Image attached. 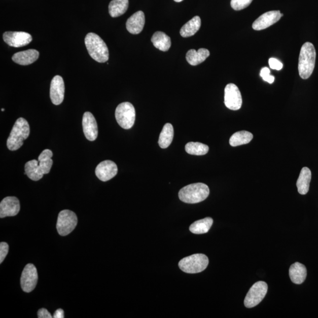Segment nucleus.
Returning a JSON list of instances; mask_svg holds the SVG:
<instances>
[{
	"mask_svg": "<svg viewBox=\"0 0 318 318\" xmlns=\"http://www.w3.org/2000/svg\"><path fill=\"white\" fill-rule=\"evenodd\" d=\"M3 40L10 46L21 47L30 44L32 37L26 32L7 31L3 34Z\"/></svg>",
	"mask_w": 318,
	"mask_h": 318,
	"instance_id": "9b49d317",
	"label": "nucleus"
},
{
	"mask_svg": "<svg viewBox=\"0 0 318 318\" xmlns=\"http://www.w3.org/2000/svg\"><path fill=\"white\" fill-rule=\"evenodd\" d=\"M289 273L292 282L297 285L304 282L307 276L306 267L299 262H295L291 266Z\"/></svg>",
	"mask_w": 318,
	"mask_h": 318,
	"instance_id": "6ab92c4d",
	"label": "nucleus"
},
{
	"mask_svg": "<svg viewBox=\"0 0 318 318\" xmlns=\"http://www.w3.org/2000/svg\"><path fill=\"white\" fill-rule=\"evenodd\" d=\"M225 104L232 111H237L242 104L240 91L235 84L230 83L225 89Z\"/></svg>",
	"mask_w": 318,
	"mask_h": 318,
	"instance_id": "9d476101",
	"label": "nucleus"
},
{
	"mask_svg": "<svg viewBox=\"0 0 318 318\" xmlns=\"http://www.w3.org/2000/svg\"><path fill=\"white\" fill-rule=\"evenodd\" d=\"M78 219L77 215L71 210H63L58 216L56 228L58 234L61 236H67L78 225Z\"/></svg>",
	"mask_w": 318,
	"mask_h": 318,
	"instance_id": "0eeeda50",
	"label": "nucleus"
},
{
	"mask_svg": "<svg viewBox=\"0 0 318 318\" xmlns=\"http://www.w3.org/2000/svg\"><path fill=\"white\" fill-rule=\"evenodd\" d=\"M282 16L283 14L280 13V11H270L266 12L254 22L252 28L257 31L264 30L277 23Z\"/></svg>",
	"mask_w": 318,
	"mask_h": 318,
	"instance_id": "f8f14e48",
	"label": "nucleus"
},
{
	"mask_svg": "<svg viewBox=\"0 0 318 318\" xmlns=\"http://www.w3.org/2000/svg\"><path fill=\"white\" fill-rule=\"evenodd\" d=\"M253 0H231L230 5L236 11L242 10L250 6Z\"/></svg>",
	"mask_w": 318,
	"mask_h": 318,
	"instance_id": "7c9ffc66",
	"label": "nucleus"
},
{
	"mask_svg": "<svg viewBox=\"0 0 318 318\" xmlns=\"http://www.w3.org/2000/svg\"><path fill=\"white\" fill-rule=\"evenodd\" d=\"M118 171V166L115 162L111 160H105L98 164L95 173L100 181L107 182L114 178Z\"/></svg>",
	"mask_w": 318,
	"mask_h": 318,
	"instance_id": "4468645a",
	"label": "nucleus"
},
{
	"mask_svg": "<svg viewBox=\"0 0 318 318\" xmlns=\"http://www.w3.org/2000/svg\"><path fill=\"white\" fill-rule=\"evenodd\" d=\"M64 83L60 76H54L51 82L50 98L54 105H59L63 101L64 97Z\"/></svg>",
	"mask_w": 318,
	"mask_h": 318,
	"instance_id": "2eb2a0df",
	"label": "nucleus"
},
{
	"mask_svg": "<svg viewBox=\"0 0 318 318\" xmlns=\"http://www.w3.org/2000/svg\"><path fill=\"white\" fill-rule=\"evenodd\" d=\"M2 112L5 111V109H2Z\"/></svg>",
	"mask_w": 318,
	"mask_h": 318,
	"instance_id": "58836bf2",
	"label": "nucleus"
},
{
	"mask_svg": "<svg viewBox=\"0 0 318 318\" xmlns=\"http://www.w3.org/2000/svg\"><path fill=\"white\" fill-rule=\"evenodd\" d=\"M214 221L211 218H206L197 221L190 226V231L194 234H204L209 232L213 225Z\"/></svg>",
	"mask_w": 318,
	"mask_h": 318,
	"instance_id": "a878e982",
	"label": "nucleus"
},
{
	"mask_svg": "<svg viewBox=\"0 0 318 318\" xmlns=\"http://www.w3.org/2000/svg\"><path fill=\"white\" fill-rule=\"evenodd\" d=\"M39 171L40 174L43 175L50 173L51 168L53 165L52 159H44L39 161Z\"/></svg>",
	"mask_w": 318,
	"mask_h": 318,
	"instance_id": "c756f323",
	"label": "nucleus"
},
{
	"mask_svg": "<svg viewBox=\"0 0 318 318\" xmlns=\"http://www.w3.org/2000/svg\"><path fill=\"white\" fill-rule=\"evenodd\" d=\"M174 136L173 127L170 123H166L161 131L159 145L162 149H166L172 142Z\"/></svg>",
	"mask_w": 318,
	"mask_h": 318,
	"instance_id": "393cba45",
	"label": "nucleus"
},
{
	"mask_svg": "<svg viewBox=\"0 0 318 318\" xmlns=\"http://www.w3.org/2000/svg\"><path fill=\"white\" fill-rule=\"evenodd\" d=\"M145 24V16L142 11L135 13L126 22V28L130 33L138 34L140 33Z\"/></svg>",
	"mask_w": 318,
	"mask_h": 318,
	"instance_id": "f3484780",
	"label": "nucleus"
},
{
	"mask_svg": "<svg viewBox=\"0 0 318 318\" xmlns=\"http://www.w3.org/2000/svg\"><path fill=\"white\" fill-rule=\"evenodd\" d=\"M209 150L208 146L199 142H189L185 146L186 152L192 155H204L207 154Z\"/></svg>",
	"mask_w": 318,
	"mask_h": 318,
	"instance_id": "cd10ccee",
	"label": "nucleus"
},
{
	"mask_svg": "<svg viewBox=\"0 0 318 318\" xmlns=\"http://www.w3.org/2000/svg\"><path fill=\"white\" fill-rule=\"evenodd\" d=\"M30 126L26 120L20 118L16 120L7 141V148L11 151H16L23 145L24 141L30 135Z\"/></svg>",
	"mask_w": 318,
	"mask_h": 318,
	"instance_id": "7ed1b4c3",
	"label": "nucleus"
},
{
	"mask_svg": "<svg viewBox=\"0 0 318 318\" xmlns=\"http://www.w3.org/2000/svg\"><path fill=\"white\" fill-rule=\"evenodd\" d=\"M210 56L209 51L206 49H200L196 51L191 49L186 54V60L192 65H197L203 63Z\"/></svg>",
	"mask_w": 318,
	"mask_h": 318,
	"instance_id": "412c9836",
	"label": "nucleus"
},
{
	"mask_svg": "<svg viewBox=\"0 0 318 318\" xmlns=\"http://www.w3.org/2000/svg\"><path fill=\"white\" fill-rule=\"evenodd\" d=\"M269 68L268 67L262 68L261 71L260 76L264 81L272 84L275 81V77L270 75Z\"/></svg>",
	"mask_w": 318,
	"mask_h": 318,
	"instance_id": "2f4dec72",
	"label": "nucleus"
},
{
	"mask_svg": "<svg viewBox=\"0 0 318 318\" xmlns=\"http://www.w3.org/2000/svg\"><path fill=\"white\" fill-rule=\"evenodd\" d=\"M200 27V18L199 16H195L182 26L180 31L181 35L185 38L194 36L199 30Z\"/></svg>",
	"mask_w": 318,
	"mask_h": 318,
	"instance_id": "5701e85b",
	"label": "nucleus"
},
{
	"mask_svg": "<svg viewBox=\"0 0 318 318\" xmlns=\"http://www.w3.org/2000/svg\"><path fill=\"white\" fill-rule=\"evenodd\" d=\"M53 317L54 318L64 317V310L61 309H58L57 310H56V311H55Z\"/></svg>",
	"mask_w": 318,
	"mask_h": 318,
	"instance_id": "e433bc0d",
	"label": "nucleus"
},
{
	"mask_svg": "<svg viewBox=\"0 0 318 318\" xmlns=\"http://www.w3.org/2000/svg\"><path fill=\"white\" fill-rule=\"evenodd\" d=\"M311 177V171L309 168L303 167L297 182L298 191L299 194L304 195L308 193Z\"/></svg>",
	"mask_w": 318,
	"mask_h": 318,
	"instance_id": "aec40b11",
	"label": "nucleus"
},
{
	"mask_svg": "<svg viewBox=\"0 0 318 318\" xmlns=\"http://www.w3.org/2000/svg\"><path fill=\"white\" fill-rule=\"evenodd\" d=\"M316 50L313 44L306 42L302 46L299 57L298 71L302 79H308L315 68Z\"/></svg>",
	"mask_w": 318,
	"mask_h": 318,
	"instance_id": "f257e3e1",
	"label": "nucleus"
},
{
	"mask_svg": "<svg viewBox=\"0 0 318 318\" xmlns=\"http://www.w3.org/2000/svg\"><path fill=\"white\" fill-rule=\"evenodd\" d=\"M39 160H32L25 164V174L32 181H38L43 178L39 171Z\"/></svg>",
	"mask_w": 318,
	"mask_h": 318,
	"instance_id": "c85d7f7f",
	"label": "nucleus"
},
{
	"mask_svg": "<svg viewBox=\"0 0 318 318\" xmlns=\"http://www.w3.org/2000/svg\"><path fill=\"white\" fill-rule=\"evenodd\" d=\"M38 282V273L33 264H28L25 266L21 276V287L25 292L33 291Z\"/></svg>",
	"mask_w": 318,
	"mask_h": 318,
	"instance_id": "1a4fd4ad",
	"label": "nucleus"
},
{
	"mask_svg": "<svg viewBox=\"0 0 318 318\" xmlns=\"http://www.w3.org/2000/svg\"><path fill=\"white\" fill-rule=\"evenodd\" d=\"M9 246L6 242H2L0 243V263L5 260L7 254L9 253Z\"/></svg>",
	"mask_w": 318,
	"mask_h": 318,
	"instance_id": "473e14b6",
	"label": "nucleus"
},
{
	"mask_svg": "<svg viewBox=\"0 0 318 318\" xmlns=\"http://www.w3.org/2000/svg\"><path fill=\"white\" fill-rule=\"evenodd\" d=\"M253 134L247 131H240L234 133L230 138L229 144L232 147L246 145L253 138Z\"/></svg>",
	"mask_w": 318,
	"mask_h": 318,
	"instance_id": "bb28decb",
	"label": "nucleus"
},
{
	"mask_svg": "<svg viewBox=\"0 0 318 318\" xmlns=\"http://www.w3.org/2000/svg\"><path fill=\"white\" fill-rule=\"evenodd\" d=\"M85 45L91 58L98 63H105L109 58L108 47L97 34L90 32L86 36Z\"/></svg>",
	"mask_w": 318,
	"mask_h": 318,
	"instance_id": "f03ea898",
	"label": "nucleus"
},
{
	"mask_svg": "<svg viewBox=\"0 0 318 318\" xmlns=\"http://www.w3.org/2000/svg\"><path fill=\"white\" fill-rule=\"evenodd\" d=\"M82 125L84 134L87 139L94 141L98 136V127L96 119L90 112H86L83 117Z\"/></svg>",
	"mask_w": 318,
	"mask_h": 318,
	"instance_id": "dca6fc26",
	"label": "nucleus"
},
{
	"mask_svg": "<svg viewBox=\"0 0 318 318\" xmlns=\"http://www.w3.org/2000/svg\"><path fill=\"white\" fill-rule=\"evenodd\" d=\"M174 1L175 2L180 3V2H182V1H184V0H174Z\"/></svg>",
	"mask_w": 318,
	"mask_h": 318,
	"instance_id": "4c0bfd02",
	"label": "nucleus"
},
{
	"mask_svg": "<svg viewBox=\"0 0 318 318\" xmlns=\"http://www.w3.org/2000/svg\"><path fill=\"white\" fill-rule=\"evenodd\" d=\"M268 289V285L264 281L255 283L248 292L244 300V306L248 308L257 306L265 297Z\"/></svg>",
	"mask_w": 318,
	"mask_h": 318,
	"instance_id": "6e6552de",
	"label": "nucleus"
},
{
	"mask_svg": "<svg viewBox=\"0 0 318 318\" xmlns=\"http://www.w3.org/2000/svg\"><path fill=\"white\" fill-rule=\"evenodd\" d=\"M151 41L156 49L163 52H167L171 47L170 37L162 31L156 32L153 35Z\"/></svg>",
	"mask_w": 318,
	"mask_h": 318,
	"instance_id": "4be33fe9",
	"label": "nucleus"
},
{
	"mask_svg": "<svg viewBox=\"0 0 318 318\" xmlns=\"http://www.w3.org/2000/svg\"><path fill=\"white\" fill-rule=\"evenodd\" d=\"M269 64L273 70H280L283 68V64L275 58H269Z\"/></svg>",
	"mask_w": 318,
	"mask_h": 318,
	"instance_id": "72a5a7b5",
	"label": "nucleus"
},
{
	"mask_svg": "<svg viewBox=\"0 0 318 318\" xmlns=\"http://www.w3.org/2000/svg\"><path fill=\"white\" fill-rule=\"evenodd\" d=\"M53 155V152L51 151L50 150H44L41 154L39 156L38 160L40 161L44 159H52Z\"/></svg>",
	"mask_w": 318,
	"mask_h": 318,
	"instance_id": "f704fd0d",
	"label": "nucleus"
},
{
	"mask_svg": "<svg viewBox=\"0 0 318 318\" xmlns=\"http://www.w3.org/2000/svg\"><path fill=\"white\" fill-rule=\"evenodd\" d=\"M209 264V259L204 254H194L182 259L179 267L184 272L197 273L205 270Z\"/></svg>",
	"mask_w": 318,
	"mask_h": 318,
	"instance_id": "39448f33",
	"label": "nucleus"
},
{
	"mask_svg": "<svg viewBox=\"0 0 318 318\" xmlns=\"http://www.w3.org/2000/svg\"><path fill=\"white\" fill-rule=\"evenodd\" d=\"M209 188L202 183H197L185 186L179 192V199L186 203H197L207 199Z\"/></svg>",
	"mask_w": 318,
	"mask_h": 318,
	"instance_id": "20e7f679",
	"label": "nucleus"
},
{
	"mask_svg": "<svg viewBox=\"0 0 318 318\" xmlns=\"http://www.w3.org/2000/svg\"><path fill=\"white\" fill-rule=\"evenodd\" d=\"M115 117L117 122L123 129H131L136 119V111L134 106L129 102L120 104L116 109Z\"/></svg>",
	"mask_w": 318,
	"mask_h": 318,
	"instance_id": "423d86ee",
	"label": "nucleus"
},
{
	"mask_svg": "<svg viewBox=\"0 0 318 318\" xmlns=\"http://www.w3.org/2000/svg\"><path fill=\"white\" fill-rule=\"evenodd\" d=\"M20 210V201L16 197H6L0 203V218L14 217Z\"/></svg>",
	"mask_w": 318,
	"mask_h": 318,
	"instance_id": "ddd939ff",
	"label": "nucleus"
},
{
	"mask_svg": "<svg viewBox=\"0 0 318 318\" xmlns=\"http://www.w3.org/2000/svg\"><path fill=\"white\" fill-rule=\"evenodd\" d=\"M38 315L39 318H52L50 312L45 308H42L39 310Z\"/></svg>",
	"mask_w": 318,
	"mask_h": 318,
	"instance_id": "c9c22d12",
	"label": "nucleus"
},
{
	"mask_svg": "<svg viewBox=\"0 0 318 318\" xmlns=\"http://www.w3.org/2000/svg\"><path fill=\"white\" fill-rule=\"evenodd\" d=\"M39 52L34 49H29L14 54L12 60L16 63L21 65H30L38 60Z\"/></svg>",
	"mask_w": 318,
	"mask_h": 318,
	"instance_id": "a211bd4d",
	"label": "nucleus"
},
{
	"mask_svg": "<svg viewBox=\"0 0 318 318\" xmlns=\"http://www.w3.org/2000/svg\"><path fill=\"white\" fill-rule=\"evenodd\" d=\"M129 7V0H112L109 6L110 15L118 17L126 12Z\"/></svg>",
	"mask_w": 318,
	"mask_h": 318,
	"instance_id": "b1692460",
	"label": "nucleus"
}]
</instances>
